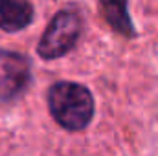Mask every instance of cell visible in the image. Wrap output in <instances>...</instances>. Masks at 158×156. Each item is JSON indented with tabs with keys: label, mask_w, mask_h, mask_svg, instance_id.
<instances>
[{
	"label": "cell",
	"mask_w": 158,
	"mask_h": 156,
	"mask_svg": "<svg viewBox=\"0 0 158 156\" xmlns=\"http://www.w3.org/2000/svg\"><path fill=\"white\" fill-rule=\"evenodd\" d=\"M48 110L63 129L79 132L94 117V97L85 84L59 81L48 90Z\"/></svg>",
	"instance_id": "obj_1"
},
{
	"label": "cell",
	"mask_w": 158,
	"mask_h": 156,
	"mask_svg": "<svg viewBox=\"0 0 158 156\" xmlns=\"http://www.w3.org/2000/svg\"><path fill=\"white\" fill-rule=\"evenodd\" d=\"M81 35V18L74 11H59L44 30L37 53L46 61L59 59L76 48Z\"/></svg>",
	"instance_id": "obj_2"
},
{
	"label": "cell",
	"mask_w": 158,
	"mask_h": 156,
	"mask_svg": "<svg viewBox=\"0 0 158 156\" xmlns=\"http://www.w3.org/2000/svg\"><path fill=\"white\" fill-rule=\"evenodd\" d=\"M31 83V61L11 50H0V103L17 99Z\"/></svg>",
	"instance_id": "obj_3"
},
{
	"label": "cell",
	"mask_w": 158,
	"mask_h": 156,
	"mask_svg": "<svg viewBox=\"0 0 158 156\" xmlns=\"http://www.w3.org/2000/svg\"><path fill=\"white\" fill-rule=\"evenodd\" d=\"M33 15L30 0H0V30L7 33L28 28L33 22Z\"/></svg>",
	"instance_id": "obj_4"
},
{
	"label": "cell",
	"mask_w": 158,
	"mask_h": 156,
	"mask_svg": "<svg viewBox=\"0 0 158 156\" xmlns=\"http://www.w3.org/2000/svg\"><path fill=\"white\" fill-rule=\"evenodd\" d=\"M99 7L107 24L123 37H134L136 30L129 15V0H99Z\"/></svg>",
	"instance_id": "obj_5"
}]
</instances>
